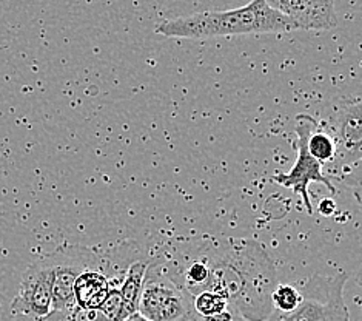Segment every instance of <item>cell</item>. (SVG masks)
<instances>
[{"instance_id":"52a82bcc","label":"cell","mask_w":362,"mask_h":321,"mask_svg":"<svg viewBox=\"0 0 362 321\" xmlns=\"http://www.w3.org/2000/svg\"><path fill=\"white\" fill-rule=\"evenodd\" d=\"M53 261V312L76 308L74 283L83 271L100 267L102 261L87 247L64 246L49 254Z\"/></svg>"},{"instance_id":"5bb4252c","label":"cell","mask_w":362,"mask_h":321,"mask_svg":"<svg viewBox=\"0 0 362 321\" xmlns=\"http://www.w3.org/2000/svg\"><path fill=\"white\" fill-rule=\"evenodd\" d=\"M228 301L214 292H201L193 297V312L199 317H213L228 309Z\"/></svg>"},{"instance_id":"30bf717a","label":"cell","mask_w":362,"mask_h":321,"mask_svg":"<svg viewBox=\"0 0 362 321\" xmlns=\"http://www.w3.org/2000/svg\"><path fill=\"white\" fill-rule=\"evenodd\" d=\"M113 288L108 276L100 271V267H91L83 271L74 283L76 306L83 310H96Z\"/></svg>"},{"instance_id":"8fae6325","label":"cell","mask_w":362,"mask_h":321,"mask_svg":"<svg viewBox=\"0 0 362 321\" xmlns=\"http://www.w3.org/2000/svg\"><path fill=\"white\" fill-rule=\"evenodd\" d=\"M151 259H139L127 269L125 278L119 286L120 297L124 301V308L128 317L137 314V306H139V298L144 286V278L148 269Z\"/></svg>"},{"instance_id":"7c38bea8","label":"cell","mask_w":362,"mask_h":321,"mask_svg":"<svg viewBox=\"0 0 362 321\" xmlns=\"http://www.w3.org/2000/svg\"><path fill=\"white\" fill-rule=\"evenodd\" d=\"M308 153L321 164L332 162L336 156V144L330 132L322 130L321 125H317L315 132L308 136L307 140Z\"/></svg>"},{"instance_id":"9c48e42d","label":"cell","mask_w":362,"mask_h":321,"mask_svg":"<svg viewBox=\"0 0 362 321\" xmlns=\"http://www.w3.org/2000/svg\"><path fill=\"white\" fill-rule=\"evenodd\" d=\"M273 10L293 23L295 30H332L338 27V17L332 0H267Z\"/></svg>"},{"instance_id":"8992f818","label":"cell","mask_w":362,"mask_h":321,"mask_svg":"<svg viewBox=\"0 0 362 321\" xmlns=\"http://www.w3.org/2000/svg\"><path fill=\"white\" fill-rule=\"evenodd\" d=\"M11 310L27 321H40L53 312V261L49 254L27 269Z\"/></svg>"},{"instance_id":"6da1fadb","label":"cell","mask_w":362,"mask_h":321,"mask_svg":"<svg viewBox=\"0 0 362 321\" xmlns=\"http://www.w3.org/2000/svg\"><path fill=\"white\" fill-rule=\"evenodd\" d=\"M189 244L209 267L206 291L226 298L244 321L270 317L272 295L279 283L273 259L259 242L204 235L189 238Z\"/></svg>"},{"instance_id":"277c9868","label":"cell","mask_w":362,"mask_h":321,"mask_svg":"<svg viewBox=\"0 0 362 321\" xmlns=\"http://www.w3.org/2000/svg\"><path fill=\"white\" fill-rule=\"evenodd\" d=\"M347 275H316L299 288L303 303L293 312L291 321H351L344 303Z\"/></svg>"},{"instance_id":"7a4b0ae2","label":"cell","mask_w":362,"mask_h":321,"mask_svg":"<svg viewBox=\"0 0 362 321\" xmlns=\"http://www.w3.org/2000/svg\"><path fill=\"white\" fill-rule=\"evenodd\" d=\"M295 27L267 0H255L227 11H204L160 21L154 33L168 39H210L243 34L288 33Z\"/></svg>"},{"instance_id":"e0dca14e","label":"cell","mask_w":362,"mask_h":321,"mask_svg":"<svg viewBox=\"0 0 362 321\" xmlns=\"http://www.w3.org/2000/svg\"><path fill=\"white\" fill-rule=\"evenodd\" d=\"M188 321H244V320L239 317V314H238L235 309H233L231 306H228V309L221 312V314H218V315L199 317V315L193 314L192 317H189Z\"/></svg>"},{"instance_id":"5b68a950","label":"cell","mask_w":362,"mask_h":321,"mask_svg":"<svg viewBox=\"0 0 362 321\" xmlns=\"http://www.w3.org/2000/svg\"><path fill=\"white\" fill-rule=\"evenodd\" d=\"M317 120L313 119L310 115H298L296 116V125H295V132L298 136V142H296V149H298V158L295 166L287 173H278L272 178V181L278 182L279 186L291 188L293 192L303 198V203L305 205V210L308 215H313V204H312V198H310L308 193V186L312 182H321L332 195L336 193V187L332 184V181L324 175L322 166L319 164L312 154L308 153L307 149V140L308 136L312 135L316 127H317Z\"/></svg>"},{"instance_id":"4fadbf2b","label":"cell","mask_w":362,"mask_h":321,"mask_svg":"<svg viewBox=\"0 0 362 321\" xmlns=\"http://www.w3.org/2000/svg\"><path fill=\"white\" fill-rule=\"evenodd\" d=\"M273 309L284 312V314H293L303 303V295L299 288L293 284H278L272 295Z\"/></svg>"},{"instance_id":"9a60e30c","label":"cell","mask_w":362,"mask_h":321,"mask_svg":"<svg viewBox=\"0 0 362 321\" xmlns=\"http://www.w3.org/2000/svg\"><path fill=\"white\" fill-rule=\"evenodd\" d=\"M98 310L105 317L107 321H125L127 318H130L127 315L122 297H120L119 288H116V286L111 288L107 300L103 301V305Z\"/></svg>"},{"instance_id":"ba28073f","label":"cell","mask_w":362,"mask_h":321,"mask_svg":"<svg viewBox=\"0 0 362 321\" xmlns=\"http://www.w3.org/2000/svg\"><path fill=\"white\" fill-rule=\"evenodd\" d=\"M362 110L361 101L342 103L333 118L332 136L336 144V156L333 161H342L346 166L358 164L362 149Z\"/></svg>"},{"instance_id":"2e32d148","label":"cell","mask_w":362,"mask_h":321,"mask_svg":"<svg viewBox=\"0 0 362 321\" xmlns=\"http://www.w3.org/2000/svg\"><path fill=\"white\" fill-rule=\"evenodd\" d=\"M40 321H107L100 312L96 310H83L81 308H74L68 312H51V314Z\"/></svg>"},{"instance_id":"ac0fdd59","label":"cell","mask_w":362,"mask_h":321,"mask_svg":"<svg viewBox=\"0 0 362 321\" xmlns=\"http://www.w3.org/2000/svg\"><path fill=\"white\" fill-rule=\"evenodd\" d=\"M317 210H319V213H321V215L330 216L336 210V204H334L333 199L325 198V199H322L321 203H319V209Z\"/></svg>"},{"instance_id":"ffe728a7","label":"cell","mask_w":362,"mask_h":321,"mask_svg":"<svg viewBox=\"0 0 362 321\" xmlns=\"http://www.w3.org/2000/svg\"><path fill=\"white\" fill-rule=\"evenodd\" d=\"M125 321H146V320L142 318L139 314H134V315H132L130 318H127Z\"/></svg>"},{"instance_id":"d6986e66","label":"cell","mask_w":362,"mask_h":321,"mask_svg":"<svg viewBox=\"0 0 362 321\" xmlns=\"http://www.w3.org/2000/svg\"><path fill=\"white\" fill-rule=\"evenodd\" d=\"M291 320H293V314H284V312L273 309L270 317L265 321H291Z\"/></svg>"},{"instance_id":"3957f363","label":"cell","mask_w":362,"mask_h":321,"mask_svg":"<svg viewBox=\"0 0 362 321\" xmlns=\"http://www.w3.org/2000/svg\"><path fill=\"white\" fill-rule=\"evenodd\" d=\"M137 314L146 321H188L193 312V298L179 289L151 259L146 269Z\"/></svg>"}]
</instances>
